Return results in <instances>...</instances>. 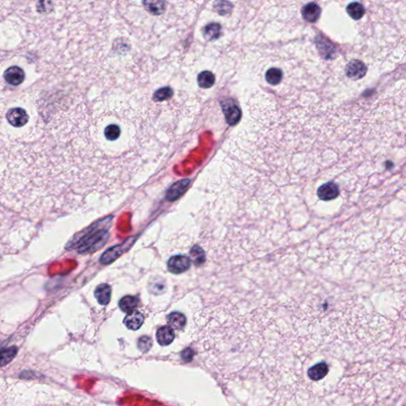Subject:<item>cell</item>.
<instances>
[{
    "label": "cell",
    "mask_w": 406,
    "mask_h": 406,
    "mask_svg": "<svg viewBox=\"0 0 406 406\" xmlns=\"http://www.w3.org/2000/svg\"><path fill=\"white\" fill-rule=\"evenodd\" d=\"M106 241V233L104 231L96 232L94 234H88L78 244V251L80 253H92L103 246Z\"/></svg>",
    "instance_id": "1"
},
{
    "label": "cell",
    "mask_w": 406,
    "mask_h": 406,
    "mask_svg": "<svg viewBox=\"0 0 406 406\" xmlns=\"http://www.w3.org/2000/svg\"><path fill=\"white\" fill-rule=\"evenodd\" d=\"M30 119L26 109L19 106L10 108L6 113V123L14 128L26 126V125L29 123Z\"/></svg>",
    "instance_id": "2"
},
{
    "label": "cell",
    "mask_w": 406,
    "mask_h": 406,
    "mask_svg": "<svg viewBox=\"0 0 406 406\" xmlns=\"http://www.w3.org/2000/svg\"><path fill=\"white\" fill-rule=\"evenodd\" d=\"M191 265V259L186 255H175L170 258L167 269L171 273L180 274L187 272Z\"/></svg>",
    "instance_id": "3"
},
{
    "label": "cell",
    "mask_w": 406,
    "mask_h": 406,
    "mask_svg": "<svg viewBox=\"0 0 406 406\" xmlns=\"http://www.w3.org/2000/svg\"><path fill=\"white\" fill-rule=\"evenodd\" d=\"M25 76L24 71L18 66L8 67L3 74L5 81L12 86H19L23 84Z\"/></svg>",
    "instance_id": "4"
},
{
    "label": "cell",
    "mask_w": 406,
    "mask_h": 406,
    "mask_svg": "<svg viewBox=\"0 0 406 406\" xmlns=\"http://www.w3.org/2000/svg\"><path fill=\"white\" fill-rule=\"evenodd\" d=\"M368 72L367 66L357 60L351 61L346 67V74L351 80H360Z\"/></svg>",
    "instance_id": "5"
},
{
    "label": "cell",
    "mask_w": 406,
    "mask_h": 406,
    "mask_svg": "<svg viewBox=\"0 0 406 406\" xmlns=\"http://www.w3.org/2000/svg\"><path fill=\"white\" fill-rule=\"evenodd\" d=\"M339 187L333 182L323 184L317 190V196L320 200L331 201L339 196Z\"/></svg>",
    "instance_id": "6"
},
{
    "label": "cell",
    "mask_w": 406,
    "mask_h": 406,
    "mask_svg": "<svg viewBox=\"0 0 406 406\" xmlns=\"http://www.w3.org/2000/svg\"><path fill=\"white\" fill-rule=\"evenodd\" d=\"M329 372V368L328 364L325 362H321L309 368L307 371V376L311 381L319 382L324 379Z\"/></svg>",
    "instance_id": "7"
},
{
    "label": "cell",
    "mask_w": 406,
    "mask_h": 406,
    "mask_svg": "<svg viewBox=\"0 0 406 406\" xmlns=\"http://www.w3.org/2000/svg\"><path fill=\"white\" fill-rule=\"evenodd\" d=\"M223 111L226 118L227 123L229 125H235L238 123L241 117V112L238 106L235 104L233 100L225 101L222 103Z\"/></svg>",
    "instance_id": "8"
},
{
    "label": "cell",
    "mask_w": 406,
    "mask_h": 406,
    "mask_svg": "<svg viewBox=\"0 0 406 406\" xmlns=\"http://www.w3.org/2000/svg\"><path fill=\"white\" fill-rule=\"evenodd\" d=\"M175 332L173 328L170 325H164L158 329L156 332V340L159 345L167 346L173 342L175 340Z\"/></svg>",
    "instance_id": "9"
},
{
    "label": "cell",
    "mask_w": 406,
    "mask_h": 406,
    "mask_svg": "<svg viewBox=\"0 0 406 406\" xmlns=\"http://www.w3.org/2000/svg\"><path fill=\"white\" fill-rule=\"evenodd\" d=\"M321 9L315 2H311L302 8V15L303 19L309 23H315L320 18Z\"/></svg>",
    "instance_id": "10"
},
{
    "label": "cell",
    "mask_w": 406,
    "mask_h": 406,
    "mask_svg": "<svg viewBox=\"0 0 406 406\" xmlns=\"http://www.w3.org/2000/svg\"><path fill=\"white\" fill-rule=\"evenodd\" d=\"M126 245L127 242H125L123 245H117L115 247H112L111 249L106 250L103 255L101 256V263H103V264H109V263H112L114 260L118 259L122 255L123 251L126 249Z\"/></svg>",
    "instance_id": "11"
},
{
    "label": "cell",
    "mask_w": 406,
    "mask_h": 406,
    "mask_svg": "<svg viewBox=\"0 0 406 406\" xmlns=\"http://www.w3.org/2000/svg\"><path fill=\"white\" fill-rule=\"evenodd\" d=\"M144 316L141 312L138 311H133L128 313L124 319V324L125 326L131 330H138L144 323Z\"/></svg>",
    "instance_id": "12"
},
{
    "label": "cell",
    "mask_w": 406,
    "mask_h": 406,
    "mask_svg": "<svg viewBox=\"0 0 406 406\" xmlns=\"http://www.w3.org/2000/svg\"><path fill=\"white\" fill-rule=\"evenodd\" d=\"M143 5L145 10L153 15H160L166 10L164 0H144Z\"/></svg>",
    "instance_id": "13"
},
{
    "label": "cell",
    "mask_w": 406,
    "mask_h": 406,
    "mask_svg": "<svg viewBox=\"0 0 406 406\" xmlns=\"http://www.w3.org/2000/svg\"><path fill=\"white\" fill-rule=\"evenodd\" d=\"M94 296L98 303L102 306L108 305L111 298V287L107 284H102L96 288Z\"/></svg>",
    "instance_id": "14"
},
{
    "label": "cell",
    "mask_w": 406,
    "mask_h": 406,
    "mask_svg": "<svg viewBox=\"0 0 406 406\" xmlns=\"http://www.w3.org/2000/svg\"><path fill=\"white\" fill-rule=\"evenodd\" d=\"M189 180H182V181L177 182L176 184H173V186L170 188L167 193V198L170 201H174L180 198L181 194L184 192L186 191L187 189L188 185H189Z\"/></svg>",
    "instance_id": "15"
},
{
    "label": "cell",
    "mask_w": 406,
    "mask_h": 406,
    "mask_svg": "<svg viewBox=\"0 0 406 406\" xmlns=\"http://www.w3.org/2000/svg\"><path fill=\"white\" fill-rule=\"evenodd\" d=\"M167 323L170 326L176 330H182L186 326L187 318L183 313L179 312H173L170 313L167 317Z\"/></svg>",
    "instance_id": "16"
},
{
    "label": "cell",
    "mask_w": 406,
    "mask_h": 406,
    "mask_svg": "<svg viewBox=\"0 0 406 406\" xmlns=\"http://www.w3.org/2000/svg\"><path fill=\"white\" fill-rule=\"evenodd\" d=\"M138 303L139 300L137 297L128 295V296L123 297L121 299L119 302V307L123 312L129 313L137 309Z\"/></svg>",
    "instance_id": "17"
},
{
    "label": "cell",
    "mask_w": 406,
    "mask_h": 406,
    "mask_svg": "<svg viewBox=\"0 0 406 406\" xmlns=\"http://www.w3.org/2000/svg\"><path fill=\"white\" fill-rule=\"evenodd\" d=\"M220 31H221V27L219 23H213L211 24L207 25L204 28V35L205 38L208 41H213V40H217L219 38L220 36Z\"/></svg>",
    "instance_id": "18"
},
{
    "label": "cell",
    "mask_w": 406,
    "mask_h": 406,
    "mask_svg": "<svg viewBox=\"0 0 406 406\" xmlns=\"http://www.w3.org/2000/svg\"><path fill=\"white\" fill-rule=\"evenodd\" d=\"M215 83V76L211 72L204 71L198 75V84L200 88H204V89L211 88Z\"/></svg>",
    "instance_id": "19"
},
{
    "label": "cell",
    "mask_w": 406,
    "mask_h": 406,
    "mask_svg": "<svg viewBox=\"0 0 406 406\" xmlns=\"http://www.w3.org/2000/svg\"><path fill=\"white\" fill-rule=\"evenodd\" d=\"M347 12L351 19L359 20V19H362L363 15H364L365 9L363 7V5L360 4L359 2H351V4L347 6Z\"/></svg>",
    "instance_id": "20"
},
{
    "label": "cell",
    "mask_w": 406,
    "mask_h": 406,
    "mask_svg": "<svg viewBox=\"0 0 406 406\" xmlns=\"http://www.w3.org/2000/svg\"><path fill=\"white\" fill-rule=\"evenodd\" d=\"M265 77L268 84H272V85H277L282 81V72L279 68L272 67V68H270L267 72Z\"/></svg>",
    "instance_id": "21"
},
{
    "label": "cell",
    "mask_w": 406,
    "mask_h": 406,
    "mask_svg": "<svg viewBox=\"0 0 406 406\" xmlns=\"http://www.w3.org/2000/svg\"><path fill=\"white\" fill-rule=\"evenodd\" d=\"M190 259L194 262V265H202L206 261L205 251L198 246H194L190 250Z\"/></svg>",
    "instance_id": "22"
},
{
    "label": "cell",
    "mask_w": 406,
    "mask_h": 406,
    "mask_svg": "<svg viewBox=\"0 0 406 406\" xmlns=\"http://www.w3.org/2000/svg\"><path fill=\"white\" fill-rule=\"evenodd\" d=\"M214 8L220 15H228L232 11L233 5L226 0H219L215 2Z\"/></svg>",
    "instance_id": "23"
},
{
    "label": "cell",
    "mask_w": 406,
    "mask_h": 406,
    "mask_svg": "<svg viewBox=\"0 0 406 406\" xmlns=\"http://www.w3.org/2000/svg\"><path fill=\"white\" fill-rule=\"evenodd\" d=\"M18 352L16 347H7L3 348L1 351V367L6 365V363H10Z\"/></svg>",
    "instance_id": "24"
},
{
    "label": "cell",
    "mask_w": 406,
    "mask_h": 406,
    "mask_svg": "<svg viewBox=\"0 0 406 406\" xmlns=\"http://www.w3.org/2000/svg\"><path fill=\"white\" fill-rule=\"evenodd\" d=\"M173 95V91L172 88L165 87V88H160L159 90L154 93L153 99L158 102H163V101L168 100L172 98Z\"/></svg>",
    "instance_id": "25"
},
{
    "label": "cell",
    "mask_w": 406,
    "mask_h": 406,
    "mask_svg": "<svg viewBox=\"0 0 406 406\" xmlns=\"http://www.w3.org/2000/svg\"><path fill=\"white\" fill-rule=\"evenodd\" d=\"M53 10L52 0H39L37 4V10L41 14H49Z\"/></svg>",
    "instance_id": "26"
},
{
    "label": "cell",
    "mask_w": 406,
    "mask_h": 406,
    "mask_svg": "<svg viewBox=\"0 0 406 406\" xmlns=\"http://www.w3.org/2000/svg\"><path fill=\"white\" fill-rule=\"evenodd\" d=\"M152 346H153V341H152L150 337L144 336V337H141L138 340L137 347L142 352H146V351H149Z\"/></svg>",
    "instance_id": "27"
}]
</instances>
